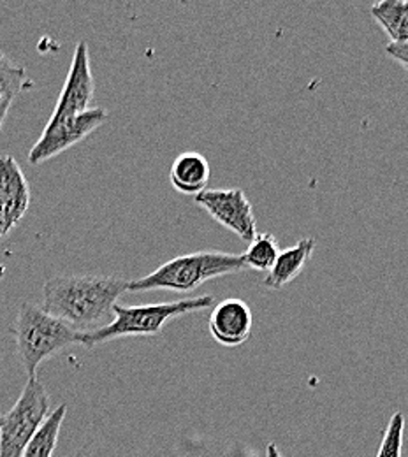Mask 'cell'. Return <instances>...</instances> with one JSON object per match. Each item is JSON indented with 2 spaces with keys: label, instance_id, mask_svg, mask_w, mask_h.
<instances>
[{
  "label": "cell",
  "instance_id": "4fadbf2b",
  "mask_svg": "<svg viewBox=\"0 0 408 457\" xmlns=\"http://www.w3.org/2000/svg\"><path fill=\"white\" fill-rule=\"evenodd\" d=\"M370 14L384 29L393 45L408 43V0H382L371 5Z\"/></svg>",
  "mask_w": 408,
  "mask_h": 457
},
{
  "label": "cell",
  "instance_id": "ffe728a7",
  "mask_svg": "<svg viewBox=\"0 0 408 457\" xmlns=\"http://www.w3.org/2000/svg\"><path fill=\"white\" fill-rule=\"evenodd\" d=\"M11 106H12V104H0V130H2L4 120H5V116H7V113H9Z\"/></svg>",
  "mask_w": 408,
  "mask_h": 457
},
{
  "label": "cell",
  "instance_id": "7402d4cb",
  "mask_svg": "<svg viewBox=\"0 0 408 457\" xmlns=\"http://www.w3.org/2000/svg\"><path fill=\"white\" fill-rule=\"evenodd\" d=\"M0 417H2V415H0Z\"/></svg>",
  "mask_w": 408,
  "mask_h": 457
},
{
  "label": "cell",
  "instance_id": "277c9868",
  "mask_svg": "<svg viewBox=\"0 0 408 457\" xmlns=\"http://www.w3.org/2000/svg\"><path fill=\"white\" fill-rule=\"evenodd\" d=\"M18 357L29 378H34L43 361L54 357L65 346L78 343V333L43 306L23 303L11 328Z\"/></svg>",
  "mask_w": 408,
  "mask_h": 457
},
{
  "label": "cell",
  "instance_id": "ac0fdd59",
  "mask_svg": "<svg viewBox=\"0 0 408 457\" xmlns=\"http://www.w3.org/2000/svg\"><path fill=\"white\" fill-rule=\"evenodd\" d=\"M386 54L393 60H396L398 63H402L408 71V43H402V45L389 43L386 46Z\"/></svg>",
  "mask_w": 408,
  "mask_h": 457
},
{
  "label": "cell",
  "instance_id": "3957f363",
  "mask_svg": "<svg viewBox=\"0 0 408 457\" xmlns=\"http://www.w3.org/2000/svg\"><path fill=\"white\" fill-rule=\"evenodd\" d=\"M245 270L241 255L219 250L194 252L178 255L143 278L129 280V292L170 290L175 294H188L206 282Z\"/></svg>",
  "mask_w": 408,
  "mask_h": 457
},
{
  "label": "cell",
  "instance_id": "8fae6325",
  "mask_svg": "<svg viewBox=\"0 0 408 457\" xmlns=\"http://www.w3.org/2000/svg\"><path fill=\"white\" fill-rule=\"evenodd\" d=\"M212 178V168L204 155L197 152L179 154L171 164L170 181L183 195H199L206 190Z\"/></svg>",
  "mask_w": 408,
  "mask_h": 457
},
{
  "label": "cell",
  "instance_id": "5b68a950",
  "mask_svg": "<svg viewBox=\"0 0 408 457\" xmlns=\"http://www.w3.org/2000/svg\"><path fill=\"white\" fill-rule=\"evenodd\" d=\"M50 411V396L37 377L29 378L12 408L0 417V457H21Z\"/></svg>",
  "mask_w": 408,
  "mask_h": 457
},
{
  "label": "cell",
  "instance_id": "9a60e30c",
  "mask_svg": "<svg viewBox=\"0 0 408 457\" xmlns=\"http://www.w3.org/2000/svg\"><path fill=\"white\" fill-rule=\"evenodd\" d=\"M280 253V245L273 234L268 232H257V236L248 243V248L245 253H241V259L245 262L246 270L255 271H270Z\"/></svg>",
  "mask_w": 408,
  "mask_h": 457
},
{
  "label": "cell",
  "instance_id": "8992f818",
  "mask_svg": "<svg viewBox=\"0 0 408 457\" xmlns=\"http://www.w3.org/2000/svg\"><path fill=\"white\" fill-rule=\"evenodd\" d=\"M194 203L239 239L250 243L257 236L254 208L241 188H206Z\"/></svg>",
  "mask_w": 408,
  "mask_h": 457
},
{
  "label": "cell",
  "instance_id": "44dd1931",
  "mask_svg": "<svg viewBox=\"0 0 408 457\" xmlns=\"http://www.w3.org/2000/svg\"><path fill=\"white\" fill-rule=\"evenodd\" d=\"M7 63H9V60L0 52V67H4V65H7Z\"/></svg>",
  "mask_w": 408,
  "mask_h": 457
},
{
  "label": "cell",
  "instance_id": "6da1fadb",
  "mask_svg": "<svg viewBox=\"0 0 408 457\" xmlns=\"http://www.w3.org/2000/svg\"><path fill=\"white\" fill-rule=\"evenodd\" d=\"M129 292V280L103 275H65L43 287V310L76 333L108 326L118 299Z\"/></svg>",
  "mask_w": 408,
  "mask_h": 457
},
{
  "label": "cell",
  "instance_id": "e0dca14e",
  "mask_svg": "<svg viewBox=\"0 0 408 457\" xmlns=\"http://www.w3.org/2000/svg\"><path fill=\"white\" fill-rule=\"evenodd\" d=\"M404 433H405V415L402 411H396L389 419L377 457H402Z\"/></svg>",
  "mask_w": 408,
  "mask_h": 457
},
{
  "label": "cell",
  "instance_id": "9c48e42d",
  "mask_svg": "<svg viewBox=\"0 0 408 457\" xmlns=\"http://www.w3.org/2000/svg\"><path fill=\"white\" fill-rule=\"evenodd\" d=\"M30 206V187L20 164L0 157V239L20 224Z\"/></svg>",
  "mask_w": 408,
  "mask_h": 457
},
{
  "label": "cell",
  "instance_id": "2e32d148",
  "mask_svg": "<svg viewBox=\"0 0 408 457\" xmlns=\"http://www.w3.org/2000/svg\"><path fill=\"white\" fill-rule=\"evenodd\" d=\"M29 74L25 69L11 62L0 67V104H12L14 97L29 87Z\"/></svg>",
  "mask_w": 408,
  "mask_h": 457
},
{
  "label": "cell",
  "instance_id": "d6986e66",
  "mask_svg": "<svg viewBox=\"0 0 408 457\" xmlns=\"http://www.w3.org/2000/svg\"><path fill=\"white\" fill-rule=\"evenodd\" d=\"M266 457H284L280 454V451H279V447L275 445V444H270L268 445V449H266Z\"/></svg>",
  "mask_w": 408,
  "mask_h": 457
},
{
  "label": "cell",
  "instance_id": "ba28073f",
  "mask_svg": "<svg viewBox=\"0 0 408 457\" xmlns=\"http://www.w3.org/2000/svg\"><path fill=\"white\" fill-rule=\"evenodd\" d=\"M94 92H96V81L90 67V54H88L87 43L81 41L74 50V57L67 72V79L63 83L57 108L52 114L50 121L52 123L67 121L88 112L94 101Z\"/></svg>",
  "mask_w": 408,
  "mask_h": 457
},
{
  "label": "cell",
  "instance_id": "30bf717a",
  "mask_svg": "<svg viewBox=\"0 0 408 457\" xmlns=\"http://www.w3.org/2000/svg\"><path fill=\"white\" fill-rule=\"evenodd\" d=\"M208 328L215 342L228 348H236L248 342L252 337L254 312L243 299H224L212 308Z\"/></svg>",
  "mask_w": 408,
  "mask_h": 457
},
{
  "label": "cell",
  "instance_id": "52a82bcc",
  "mask_svg": "<svg viewBox=\"0 0 408 457\" xmlns=\"http://www.w3.org/2000/svg\"><path fill=\"white\" fill-rule=\"evenodd\" d=\"M106 121H108V112L103 108H90L88 112L67 121H59V123L48 121L39 141L32 146L29 154V162L43 164L57 157L62 152L83 141L87 136H90Z\"/></svg>",
  "mask_w": 408,
  "mask_h": 457
},
{
  "label": "cell",
  "instance_id": "7c38bea8",
  "mask_svg": "<svg viewBox=\"0 0 408 457\" xmlns=\"http://www.w3.org/2000/svg\"><path fill=\"white\" fill-rule=\"evenodd\" d=\"M315 245L317 243L313 237H303L289 248L280 250L273 268L268 271L264 286L273 290H280L294 282L310 262L315 252Z\"/></svg>",
  "mask_w": 408,
  "mask_h": 457
},
{
  "label": "cell",
  "instance_id": "7a4b0ae2",
  "mask_svg": "<svg viewBox=\"0 0 408 457\" xmlns=\"http://www.w3.org/2000/svg\"><path fill=\"white\" fill-rule=\"evenodd\" d=\"M217 304L215 297L210 294L188 297V299H176L170 303H152V304H136V306H123L117 303L113 306V320L96 331L90 333H78V343L94 348L101 343L112 342L125 337H159L170 320L178 319L181 315L196 313L212 310Z\"/></svg>",
  "mask_w": 408,
  "mask_h": 457
},
{
  "label": "cell",
  "instance_id": "5bb4252c",
  "mask_svg": "<svg viewBox=\"0 0 408 457\" xmlns=\"http://www.w3.org/2000/svg\"><path fill=\"white\" fill-rule=\"evenodd\" d=\"M65 415H67V406L60 404L57 410H54L46 417V420L43 422L36 436L30 440L21 457H54Z\"/></svg>",
  "mask_w": 408,
  "mask_h": 457
}]
</instances>
